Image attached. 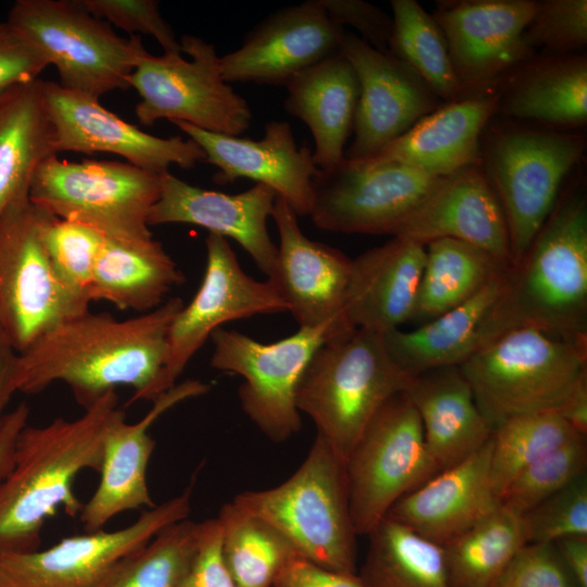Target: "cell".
<instances>
[{
    "instance_id": "obj_30",
    "label": "cell",
    "mask_w": 587,
    "mask_h": 587,
    "mask_svg": "<svg viewBox=\"0 0 587 587\" xmlns=\"http://www.w3.org/2000/svg\"><path fill=\"white\" fill-rule=\"evenodd\" d=\"M497 113L569 130L587 122V58L537 55L515 67L498 87Z\"/></svg>"
},
{
    "instance_id": "obj_11",
    "label": "cell",
    "mask_w": 587,
    "mask_h": 587,
    "mask_svg": "<svg viewBox=\"0 0 587 587\" xmlns=\"http://www.w3.org/2000/svg\"><path fill=\"white\" fill-rule=\"evenodd\" d=\"M89 302L59 279L39 232V211L28 192L0 216V327L20 353Z\"/></svg>"
},
{
    "instance_id": "obj_2",
    "label": "cell",
    "mask_w": 587,
    "mask_h": 587,
    "mask_svg": "<svg viewBox=\"0 0 587 587\" xmlns=\"http://www.w3.org/2000/svg\"><path fill=\"white\" fill-rule=\"evenodd\" d=\"M117 403L112 390L75 420L21 430L12 467L0 480V554L39 549L43 524L59 509L79 515L84 503L74 480L85 470L99 473L108 429L122 410Z\"/></svg>"
},
{
    "instance_id": "obj_51",
    "label": "cell",
    "mask_w": 587,
    "mask_h": 587,
    "mask_svg": "<svg viewBox=\"0 0 587 587\" xmlns=\"http://www.w3.org/2000/svg\"><path fill=\"white\" fill-rule=\"evenodd\" d=\"M273 587H365L358 573L328 570L301 557L292 558Z\"/></svg>"
},
{
    "instance_id": "obj_3",
    "label": "cell",
    "mask_w": 587,
    "mask_h": 587,
    "mask_svg": "<svg viewBox=\"0 0 587 587\" xmlns=\"http://www.w3.org/2000/svg\"><path fill=\"white\" fill-rule=\"evenodd\" d=\"M520 328L587 338V198L582 183L562 189L522 260L509 268L479 348Z\"/></svg>"
},
{
    "instance_id": "obj_40",
    "label": "cell",
    "mask_w": 587,
    "mask_h": 587,
    "mask_svg": "<svg viewBox=\"0 0 587 587\" xmlns=\"http://www.w3.org/2000/svg\"><path fill=\"white\" fill-rule=\"evenodd\" d=\"M576 436L583 435L554 411L513 416L497 425L490 437V479L499 502L522 471Z\"/></svg>"
},
{
    "instance_id": "obj_1",
    "label": "cell",
    "mask_w": 587,
    "mask_h": 587,
    "mask_svg": "<svg viewBox=\"0 0 587 587\" xmlns=\"http://www.w3.org/2000/svg\"><path fill=\"white\" fill-rule=\"evenodd\" d=\"M183 307L174 297L126 320L87 311L60 323L17 353L16 391L36 394L63 382L86 409L116 386L127 385L134 388L130 402L153 401L167 330Z\"/></svg>"
},
{
    "instance_id": "obj_39",
    "label": "cell",
    "mask_w": 587,
    "mask_h": 587,
    "mask_svg": "<svg viewBox=\"0 0 587 587\" xmlns=\"http://www.w3.org/2000/svg\"><path fill=\"white\" fill-rule=\"evenodd\" d=\"M392 34L388 52L409 65L444 103L463 99L444 33L414 0H391Z\"/></svg>"
},
{
    "instance_id": "obj_16",
    "label": "cell",
    "mask_w": 587,
    "mask_h": 587,
    "mask_svg": "<svg viewBox=\"0 0 587 587\" xmlns=\"http://www.w3.org/2000/svg\"><path fill=\"white\" fill-rule=\"evenodd\" d=\"M205 250L200 287L168 327L166 355L155 385V398L176 384L191 358L225 323L287 312L286 303L268 279L257 280L242 270L226 238L209 234Z\"/></svg>"
},
{
    "instance_id": "obj_37",
    "label": "cell",
    "mask_w": 587,
    "mask_h": 587,
    "mask_svg": "<svg viewBox=\"0 0 587 587\" xmlns=\"http://www.w3.org/2000/svg\"><path fill=\"white\" fill-rule=\"evenodd\" d=\"M525 544L522 515L499 504L442 546L451 584L453 587H496Z\"/></svg>"
},
{
    "instance_id": "obj_43",
    "label": "cell",
    "mask_w": 587,
    "mask_h": 587,
    "mask_svg": "<svg viewBox=\"0 0 587 587\" xmlns=\"http://www.w3.org/2000/svg\"><path fill=\"white\" fill-rule=\"evenodd\" d=\"M587 444L576 436L522 471L503 490L500 504L523 515L586 474Z\"/></svg>"
},
{
    "instance_id": "obj_34",
    "label": "cell",
    "mask_w": 587,
    "mask_h": 587,
    "mask_svg": "<svg viewBox=\"0 0 587 587\" xmlns=\"http://www.w3.org/2000/svg\"><path fill=\"white\" fill-rule=\"evenodd\" d=\"M43 84L38 78L0 97V216L28 192L41 162L58 154Z\"/></svg>"
},
{
    "instance_id": "obj_28",
    "label": "cell",
    "mask_w": 587,
    "mask_h": 587,
    "mask_svg": "<svg viewBox=\"0 0 587 587\" xmlns=\"http://www.w3.org/2000/svg\"><path fill=\"white\" fill-rule=\"evenodd\" d=\"M403 392L419 414L432 477L462 462L490 439L492 427L460 366L410 374Z\"/></svg>"
},
{
    "instance_id": "obj_27",
    "label": "cell",
    "mask_w": 587,
    "mask_h": 587,
    "mask_svg": "<svg viewBox=\"0 0 587 587\" xmlns=\"http://www.w3.org/2000/svg\"><path fill=\"white\" fill-rule=\"evenodd\" d=\"M425 245L394 236L352 259L345 315L353 328L385 334L411 321Z\"/></svg>"
},
{
    "instance_id": "obj_53",
    "label": "cell",
    "mask_w": 587,
    "mask_h": 587,
    "mask_svg": "<svg viewBox=\"0 0 587 587\" xmlns=\"http://www.w3.org/2000/svg\"><path fill=\"white\" fill-rule=\"evenodd\" d=\"M578 587H587V536H571L553 542Z\"/></svg>"
},
{
    "instance_id": "obj_41",
    "label": "cell",
    "mask_w": 587,
    "mask_h": 587,
    "mask_svg": "<svg viewBox=\"0 0 587 587\" xmlns=\"http://www.w3.org/2000/svg\"><path fill=\"white\" fill-rule=\"evenodd\" d=\"M200 522L189 519L161 529L118 561L98 587H179L193 557Z\"/></svg>"
},
{
    "instance_id": "obj_15",
    "label": "cell",
    "mask_w": 587,
    "mask_h": 587,
    "mask_svg": "<svg viewBox=\"0 0 587 587\" xmlns=\"http://www.w3.org/2000/svg\"><path fill=\"white\" fill-rule=\"evenodd\" d=\"M190 499L187 488L126 527L66 537L42 550L0 554V587H98L118 561L164 527L188 519Z\"/></svg>"
},
{
    "instance_id": "obj_17",
    "label": "cell",
    "mask_w": 587,
    "mask_h": 587,
    "mask_svg": "<svg viewBox=\"0 0 587 587\" xmlns=\"http://www.w3.org/2000/svg\"><path fill=\"white\" fill-rule=\"evenodd\" d=\"M538 1L444 0L433 17L440 26L462 98L495 92L536 52L523 38Z\"/></svg>"
},
{
    "instance_id": "obj_14",
    "label": "cell",
    "mask_w": 587,
    "mask_h": 587,
    "mask_svg": "<svg viewBox=\"0 0 587 587\" xmlns=\"http://www.w3.org/2000/svg\"><path fill=\"white\" fill-rule=\"evenodd\" d=\"M439 178L400 163L344 159L313 177L309 216L327 232L392 237Z\"/></svg>"
},
{
    "instance_id": "obj_52",
    "label": "cell",
    "mask_w": 587,
    "mask_h": 587,
    "mask_svg": "<svg viewBox=\"0 0 587 587\" xmlns=\"http://www.w3.org/2000/svg\"><path fill=\"white\" fill-rule=\"evenodd\" d=\"M28 416L29 408L24 402L4 416L0 427V480L12 467L16 439L26 426Z\"/></svg>"
},
{
    "instance_id": "obj_35",
    "label": "cell",
    "mask_w": 587,
    "mask_h": 587,
    "mask_svg": "<svg viewBox=\"0 0 587 587\" xmlns=\"http://www.w3.org/2000/svg\"><path fill=\"white\" fill-rule=\"evenodd\" d=\"M426 255L411 321L424 324L478 294L509 265L472 243L440 238Z\"/></svg>"
},
{
    "instance_id": "obj_42",
    "label": "cell",
    "mask_w": 587,
    "mask_h": 587,
    "mask_svg": "<svg viewBox=\"0 0 587 587\" xmlns=\"http://www.w3.org/2000/svg\"><path fill=\"white\" fill-rule=\"evenodd\" d=\"M38 211L41 240L59 279L90 303L93 266L105 236L88 225Z\"/></svg>"
},
{
    "instance_id": "obj_44",
    "label": "cell",
    "mask_w": 587,
    "mask_h": 587,
    "mask_svg": "<svg viewBox=\"0 0 587 587\" xmlns=\"http://www.w3.org/2000/svg\"><path fill=\"white\" fill-rule=\"evenodd\" d=\"M523 38L546 55L582 53L587 45V1H538Z\"/></svg>"
},
{
    "instance_id": "obj_5",
    "label": "cell",
    "mask_w": 587,
    "mask_h": 587,
    "mask_svg": "<svg viewBox=\"0 0 587 587\" xmlns=\"http://www.w3.org/2000/svg\"><path fill=\"white\" fill-rule=\"evenodd\" d=\"M585 149V136L570 130L529 127L508 118H491L485 127L479 165L505 217L511 267L550 215Z\"/></svg>"
},
{
    "instance_id": "obj_8",
    "label": "cell",
    "mask_w": 587,
    "mask_h": 587,
    "mask_svg": "<svg viewBox=\"0 0 587 587\" xmlns=\"http://www.w3.org/2000/svg\"><path fill=\"white\" fill-rule=\"evenodd\" d=\"M7 21L55 66L62 87L97 99L129 88L130 74L150 54L139 35H117L80 0H17Z\"/></svg>"
},
{
    "instance_id": "obj_48",
    "label": "cell",
    "mask_w": 587,
    "mask_h": 587,
    "mask_svg": "<svg viewBox=\"0 0 587 587\" xmlns=\"http://www.w3.org/2000/svg\"><path fill=\"white\" fill-rule=\"evenodd\" d=\"M49 66L43 53L8 21L0 23V97L11 88L40 78Z\"/></svg>"
},
{
    "instance_id": "obj_55",
    "label": "cell",
    "mask_w": 587,
    "mask_h": 587,
    "mask_svg": "<svg viewBox=\"0 0 587 587\" xmlns=\"http://www.w3.org/2000/svg\"><path fill=\"white\" fill-rule=\"evenodd\" d=\"M558 413L578 434L587 436V377L577 385Z\"/></svg>"
},
{
    "instance_id": "obj_45",
    "label": "cell",
    "mask_w": 587,
    "mask_h": 587,
    "mask_svg": "<svg viewBox=\"0 0 587 587\" xmlns=\"http://www.w3.org/2000/svg\"><path fill=\"white\" fill-rule=\"evenodd\" d=\"M527 542H555L587 536L586 474L551 495L522 515Z\"/></svg>"
},
{
    "instance_id": "obj_20",
    "label": "cell",
    "mask_w": 587,
    "mask_h": 587,
    "mask_svg": "<svg viewBox=\"0 0 587 587\" xmlns=\"http://www.w3.org/2000/svg\"><path fill=\"white\" fill-rule=\"evenodd\" d=\"M47 110L53 125L57 151L111 153L140 168L162 174L171 165L190 170L205 153L191 138L148 134L100 104L99 99L45 80Z\"/></svg>"
},
{
    "instance_id": "obj_49",
    "label": "cell",
    "mask_w": 587,
    "mask_h": 587,
    "mask_svg": "<svg viewBox=\"0 0 587 587\" xmlns=\"http://www.w3.org/2000/svg\"><path fill=\"white\" fill-rule=\"evenodd\" d=\"M179 587H237L223 557L217 517L200 522L198 544Z\"/></svg>"
},
{
    "instance_id": "obj_33",
    "label": "cell",
    "mask_w": 587,
    "mask_h": 587,
    "mask_svg": "<svg viewBox=\"0 0 587 587\" xmlns=\"http://www.w3.org/2000/svg\"><path fill=\"white\" fill-rule=\"evenodd\" d=\"M184 274L155 239L105 237L96 260L90 301L104 300L120 310L149 312L160 307Z\"/></svg>"
},
{
    "instance_id": "obj_10",
    "label": "cell",
    "mask_w": 587,
    "mask_h": 587,
    "mask_svg": "<svg viewBox=\"0 0 587 587\" xmlns=\"http://www.w3.org/2000/svg\"><path fill=\"white\" fill-rule=\"evenodd\" d=\"M182 54H149L129 76L140 101L135 114L146 126L160 120L183 122L211 133L240 136L252 121L245 98L221 74L215 47L195 35L179 40Z\"/></svg>"
},
{
    "instance_id": "obj_13",
    "label": "cell",
    "mask_w": 587,
    "mask_h": 587,
    "mask_svg": "<svg viewBox=\"0 0 587 587\" xmlns=\"http://www.w3.org/2000/svg\"><path fill=\"white\" fill-rule=\"evenodd\" d=\"M345 466L358 536H367L400 498L432 477L422 424L403 391L376 413Z\"/></svg>"
},
{
    "instance_id": "obj_24",
    "label": "cell",
    "mask_w": 587,
    "mask_h": 587,
    "mask_svg": "<svg viewBox=\"0 0 587 587\" xmlns=\"http://www.w3.org/2000/svg\"><path fill=\"white\" fill-rule=\"evenodd\" d=\"M275 198V191L263 184L229 195L190 185L168 171L161 174L160 197L150 210L148 224H191L209 234L229 237L268 276L277 254L267 230Z\"/></svg>"
},
{
    "instance_id": "obj_18",
    "label": "cell",
    "mask_w": 587,
    "mask_h": 587,
    "mask_svg": "<svg viewBox=\"0 0 587 587\" xmlns=\"http://www.w3.org/2000/svg\"><path fill=\"white\" fill-rule=\"evenodd\" d=\"M340 52L351 64L359 83L354 137L345 159L373 158L444 104L409 65L374 49L358 35L346 30Z\"/></svg>"
},
{
    "instance_id": "obj_46",
    "label": "cell",
    "mask_w": 587,
    "mask_h": 587,
    "mask_svg": "<svg viewBox=\"0 0 587 587\" xmlns=\"http://www.w3.org/2000/svg\"><path fill=\"white\" fill-rule=\"evenodd\" d=\"M96 17L113 24L130 36H152L164 53L182 54L179 40L162 17L154 0H80Z\"/></svg>"
},
{
    "instance_id": "obj_47",
    "label": "cell",
    "mask_w": 587,
    "mask_h": 587,
    "mask_svg": "<svg viewBox=\"0 0 587 587\" xmlns=\"http://www.w3.org/2000/svg\"><path fill=\"white\" fill-rule=\"evenodd\" d=\"M496 587H578L551 542H527Z\"/></svg>"
},
{
    "instance_id": "obj_23",
    "label": "cell",
    "mask_w": 587,
    "mask_h": 587,
    "mask_svg": "<svg viewBox=\"0 0 587 587\" xmlns=\"http://www.w3.org/2000/svg\"><path fill=\"white\" fill-rule=\"evenodd\" d=\"M209 390L208 384L188 379L158 396L151 409L136 423H127L124 411L118 412L104 439L100 482L79 513L88 533L103 529L108 522L124 512L157 505L147 484L148 463L155 447L149 428L176 404Z\"/></svg>"
},
{
    "instance_id": "obj_32",
    "label": "cell",
    "mask_w": 587,
    "mask_h": 587,
    "mask_svg": "<svg viewBox=\"0 0 587 587\" xmlns=\"http://www.w3.org/2000/svg\"><path fill=\"white\" fill-rule=\"evenodd\" d=\"M509 268L466 302L415 329L383 334L389 353L407 374L461 365L480 344L485 322L505 284Z\"/></svg>"
},
{
    "instance_id": "obj_31",
    "label": "cell",
    "mask_w": 587,
    "mask_h": 587,
    "mask_svg": "<svg viewBox=\"0 0 587 587\" xmlns=\"http://www.w3.org/2000/svg\"><path fill=\"white\" fill-rule=\"evenodd\" d=\"M285 87V110L311 130L317 168L339 164L359 99L358 78L349 61L339 52L300 72Z\"/></svg>"
},
{
    "instance_id": "obj_25",
    "label": "cell",
    "mask_w": 587,
    "mask_h": 587,
    "mask_svg": "<svg viewBox=\"0 0 587 587\" xmlns=\"http://www.w3.org/2000/svg\"><path fill=\"white\" fill-rule=\"evenodd\" d=\"M394 236L423 245L440 238L462 240L511 267L505 217L479 163L440 177Z\"/></svg>"
},
{
    "instance_id": "obj_21",
    "label": "cell",
    "mask_w": 587,
    "mask_h": 587,
    "mask_svg": "<svg viewBox=\"0 0 587 587\" xmlns=\"http://www.w3.org/2000/svg\"><path fill=\"white\" fill-rule=\"evenodd\" d=\"M346 29L319 3L307 0L268 14L240 47L220 57L223 79L286 86L305 68L340 52Z\"/></svg>"
},
{
    "instance_id": "obj_6",
    "label": "cell",
    "mask_w": 587,
    "mask_h": 587,
    "mask_svg": "<svg viewBox=\"0 0 587 587\" xmlns=\"http://www.w3.org/2000/svg\"><path fill=\"white\" fill-rule=\"evenodd\" d=\"M492 429L513 416L558 412L587 377V338L507 332L459 365Z\"/></svg>"
},
{
    "instance_id": "obj_12",
    "label": "cell",
    "mask_w": 587,
    "mask_h": 587,
    "mask_svg": "<svg viewBox=\"0 0 587 587\" xmlns=\"http://www.w3.org/2000/svg\"><path fill=\"white\" fill-rule=\"evenodd\" d=\"M332 337L325 328H299L280 340L264 344L223 327L210 337L213 369L239 375L241 410L274 442L288 440L301 428L297 390L316 350Z\"/></svg>"
},
{
    "instance_id": "obj_22",
    "label": "cell",
    "mask_w": 587,
    "mask_h": 587,
    "mask_svg": "<svg viewBox=\"0 0 587 587\" xmlns=\"http://www.w3.org/2000/svg\"><path fill=\"white\" fill-rule=\"evenodd\" d=\"M173 124L202 148L204 162L217 168L215 183L248 178L272 188L298 216L310 214L319 168L309 146H297L288 122H267L259 140L211 133L183 122Z\"/></svg>"
},
{
    "instance_id": "obj_54",
    "label": "cell",
    "mask_w": 587,
    "mask_h": 587,
    "mask_svg": "<svg viewBox=\"0 0 587 587\" xmlns=\"http://www.w3.org/2000/svg\"><path fill=\"white\" fill-rule=\"evenodd\" d=\"M16 357L17 352L0 327V427L8 413L5 408L13 394L16 392L14 383Z\"/></svg>"
},
{
    "instance_id": "obj_50",
    "label": "cell",
    "mask_w": 587,
    "mask_h": 587,
    "mask_svg": "<svg viewBox=\"0 0 587 587\" xmlns=\"http://www.w3.org/2000/svg\"><path fill=\"white\" fill-rule=\"evenodd\" d=\"M328 16L345 28H355L374 49L389 53L392 17L375 4L362 0H319Z\"/></svg>"
},
{
    "instance_id": "obj_36",
    "label": "cell",
    "mask_w": 587,
    "mask_h": 587,
    "mask_svg": "<svg viewBox=\"0 0 587 587\" xmlns=\"http://www.w3.org/2000/svg\"><path fill=\"white\" fill-rule=\"evenodd\" d=\"M367 537L358 574L365 587H453L441 545L389 517Z\"/></svg>"
},
{
    "instance_id": "obj_29",
    "label": "cell",
    "mask_w": 587,
    "mask_h": 587,
    "mask_svg": "<svg viewBox=\"0 0 587 587\" xmlns=\"http://www.w3.org/2000/svg\"><path fill=\"white\" fill-rule=\"evenodd\" d=\"M498 91L441 104L367 160L400 163L445 177L479 163L482 134L496 115Z\"/></svg>"
},
{
    "instance_id": "obj_19",
    "label": "cell",
    "mask_w": 587,
    "mask_h": 587,
    "mask_svg": "<svg viewBox=\"0 0 587 587\" xmlns=\"http://www.w3.org/2000/svg\"><path fill=\"white\" fill-rule=\"evenodd\" d=\"M271 217L277 227L279 245L268 280L299 328L325 327L332 337L353 328L345 315L352 259L305 236L298 215L278 196Z\"/></svg>"
},
{
    "instance_id": "obj_9",
    "label": "cell",
    "mask_w": 587,
    "mask_h": 587,
    "mask_svg": "<svg viewBox=\"0 0 587 587\" xmlns=\"http://www.w3.org/2000/svg\"><path fill=\"white\" fill-rule=\"evenodd\" d=\"M161 192V174L128 162L82 160L57 155L37 167L28 198L57 217L88 225L108 238H152L148 224Z\"/></svg>"
},
{
    "instance_id": "obj_7",
    "label": "cell",
    "mask_w": 587,
    "mask_h": 587,
    "mask_svg": "<svg viewBox=\"0 0 587 587\" xmlns=\"http://www.w3.org/2000/svg\"><path fill=\"white\" fill-rule=\"evenodd\" d=\"M277 529L299 557L328 570L357 573V533L345 464L317 436L297 471L282 484L232 500Z\"/></svg>"
},
{
    "instance_id": "obj_4",
    "label": "cell",
    "mask_w": 587,
    "mask_h": 587,
    "mask_svg": "<svg viewBox=\"0 0 587 587\" xmlns=\"http://www.w3.org/2000/svg\"><path fill=\"white\" fill-rule=\"evenodd\" d=\"M408 380L383 334L351 328L328 338L313 354L297 390V408L346 465L370 422Z\"/></svg>"
},
{
    "instance_id": "obj_26",
    "label": "cell",
    "mask_w": 587,
    "mask_h": 587,
    "mask_svg": "<svg viewBox=\"0 0 587 587\" xmlns=\"http://www.w3.org/2000/svg\"><path fill=\"white\" fill-rule=\"evenodd\" d=\"M490 439L478 451L400 498L386 517L444 546L499 504L490 479Z\"/></svg>"
},
{
    "instance_id": "obj_38",
    "label": "cell",
    "mask_w": 587,
    "mask_h": 587,
    "mask_svg": "<svg viewBox=\"0 0 587 587\" xmlns=\"http://www.w3.org/2000/svg\"><path fill=\"white\" fill-rule=\"evenodd\" d=\"M217 520L223 557L237 587H273L283 567L298 557L277 529L233 501L223 504Z\"/></svg>"
}]
</instances>
